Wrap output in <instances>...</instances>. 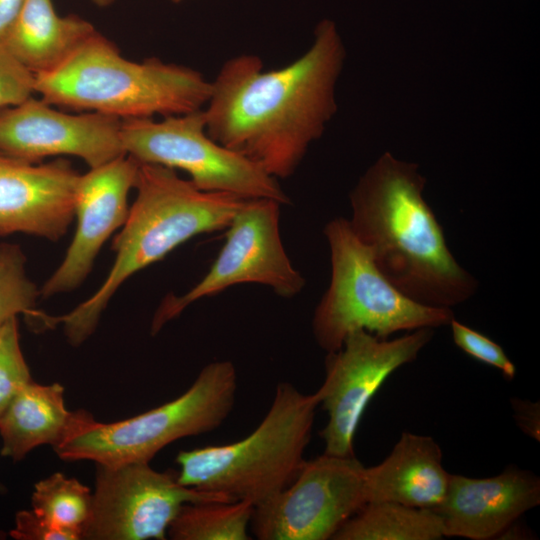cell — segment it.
<instances>
[{
    "mask_svg": "<svg viewBox=\"0 0 540 540\" xmlns=\"http://www.w3.org/2000/svg\"><path fill=\"white\" fill-rule=\"evenodd\" d=\"M95 490L82 539L164 540L186 503L234 501L180 484L174 471L154 470L149 462L96 464Z\"/></svg>",
    "mask_w": 540,
    "mask_h": 540,
    "instance_id": "12",
    "label": "cell"
},
{
    "mask_svg": "<svg viewBox=\"0 0 540 540\" xmlns=\"http://www.w3.org/2000/svg\"><path fill=\"white\" fill-rule=\"evenodd\" d=\"M121 140L125 153L139 163L183 170L201 190L291 204L278 179L209 136L203 109L161 120L123 119Z\"/></svg>",
    "mask_w": 540,
    "mask_h": 540,
    "instance_id": "8",
    "label": "cell"
},
{
    "mask_svg": "<svg viewBox=\"0 0 540 540\" xmlns=\"http://www.w3.org/2000/svg\"><path fill=\"white\" fill-rule=\"evenodd\" d=\"M346 57L335 23L316 26L311 46L278 69L250 53L226 60L203 108L206 131L274 178L294 175L337 111L335 88Z\"/></svg>",
    "mask_w": 540,
    "mask_h": 540,
    "instance_id": "1",
    "label": "cell"
},
{
    "mask_svg": "<svg viewBox=\"0 0 540 540\" xmlns=\"http://www.w3.org/2000/svg\"><path fill=\"white\" fill-rule=\"evenodd\" d=\"M169 1H171L172 3L178 4L187 0H169Z\"/></svg>",
    "mask_w": 540,
    "mask_h": 540,
    "instance_id": "31",
    "label": "cell"
},
{
    "mask_svg": "<svg viewBox=\"0 0 540 540\" xmlns=\"http://www.w3.org/2000/svg\"><path fill=\"white\" fill-rule=\"evenodd\" d=\"M424 186L416 164L384 153L352 189L348 221L398 290L421 304L451 309L475 293L477 281L451 253Z\"/></svg>",
    "mask_w": 540,
    "mask_h": 540,
    "instance_id": "2",
    "label": "cell"
},
{
    "mask_svg": "<svg viewBox=\"0 0 540 540\" xmlns=\"http://www.w3.org/2000/svg\"><path fill=\"white\" fill-rule=\"evenodd\" d=\"M432 336L433 328H421L388 340L360 329L350 332L340 349L327 352L324 381L315 392L328 414L320 431L325 454L354 456V436L368 403L396 369L416 359Z\"/></svg>",
    "mask_w": 540,
    "mask_h": 540,
    "instance_id": "11",
    "label": "cell"
},
{
    "mask_svg": "<svg viewBox=\"0 0 540 540\" xmlns=\"http://www.w3.org/2000/svg\"><path fill=\"white\" fill-rule=\"evenodd\" d=\"M95 5L99 7H106L111 5L116 0H91Z\"/></svg>",
    "mask_w": 540,
    "mask_h": 540,
    "instance_id": "30",
    "label": "cell"
},
{
    "mask_svg": "<svg viewBox=\"0 0 540 540\" xmlns=\"http://www.w3.org/2000/svg\"><path fill=\"white\" fill-rule=\"evenodd\" d=\"M78 414L65 407L61 384L32 380L0 415L1 455L16 462L40 445L54 448L69 435Z\"/></svg>",
    "mask_w": 540,
    "mask_h": 540,
    "instance_id": "19",
    "label": "cell"
},
{
    "mask_svg": "<svg viewBox=\"0 0 540 540\" xmlns=\"http://www.w3.org/2000/svg\"><path fill=\"white\" fill-rule=\"evenodd\" d=\"M3 538H5V534L0 532V539H3Z\"/></svg>",
    "mask_w": 540,
    "mask_h": 540,
    "instance_id": "32",
    "label": "cell"
},
{
    "mask_svg": "<svg viewBox=\"0 0 540 540\" xmlns=\"http://www.w3.org/2000/svg\"><path fill=\"white\" fill-rule=\"evenodd\" d=\"M511 405L514 419L519 428L531 438L540 440V406L539 402L513 398Z\"/></svg>",
    "mask_w": 540,
    "mask_h": 540,
    "instance_id": "28",
    "label": "cell"
},
{
    "mask_svg": "<svg viewBox=\"0 0 540 540\" xmlns=\"http://www.w3.org/2000/svg\"><path fill=\"white\" fill-rule=\"evenodd\" d=\"M539 504V478L510 467L488 478L450 474L444 500L431 510L442 520L444 537L488 540Z\"/></svg>",
    "mask_w": 540,
    "mask_h": 540,
    "instance_id": "16",
    "label": "cell"
},
{
    "mask_svg": "<svg viewBox=\"0 0 540 540\" xmlns=\"http://www.w3.org/2000/svg\"><path fill=\"white\" fill-rule=\"evenodd\" d=\"M36 76L0 42V109L17 105L35 93Z\"/></svg>",
    "mask_w": 540,
    "mask_h": 540,
    "instance_id": "26",
    "label": "cell"
},
{
    "mask_svg": "<svg viewBox=\"0 0 540 540\" xmlns=\"http://www.w3.org/2000/svg\"><path fill=\"white\" fill-rule=\"evenodd\" d=\"M318 405L316 393L279 383L267 413L247 437L180 451L178 482L254 507L262 504L286 488L302 467Z\"/></svg>",
    "mask_w": 540,
    "mask_h": 540,
    "instance_id": "5",
    "label": "cell"
},
{
    "mask_svg": "<svg viewBox=\"0 0 540 540\" xmlns=\"http://www.w3.org/2000/svg\"><path fill=\"white\" fill-rule=\"evenodd\" d=\"M25 0H0V42L16 21Z\"/></svg>",
    "mask_w": 540,
    "mask_h": 540,
    "instance_id": "29",
    "label": "cell"
},
{
    "mask_svg": "<svg viewBox=\"0 0 540 540\" xmlns=\"http://www.w3.org/2000/svg\"><path fill=\"white\" fill-rule=\"evenodd\" d=\"M140 163L124 154L80 174L75 198L76 230L66 254L40 289L49 298L79 287L92 270L108 238L128 216V195L134 188Z\"/></svg>",
    "mask_w": 540,
    "mask_h": 540,
    "instance_id": "14",
    "label": "cell"
},
{
    "mask_svg": "<svg viewBox=\"0 0 540 540\" xmlns=\"http://www.w3.org/2000/svg\"><path fill=\"white\" fill-rule=\"evenodd\" d=\"M10 536L16 540H79V531L62 528L44 519L33 510H21L15 517Z\"/></svg>",
    "mask_w": 540,
    "mask_h": 540,
    "instance_id": "27",
    "label": "cell"
},
{
    "mask_svg": "<svg viewBox=\"0 0 540 540\" xmlns=\"http://www.w3.org/2000/svg\"><path fill=\"white\" fill-rule=\"evenodd\" d=\"M253 509L242 500L186 503L167 536L173 540H249Z\"/></svg>",
    "mask_w": 540,
    "mask_h": 540,
    "instance_id": "21",
    "label": "cell"
},
{
    "mask_svg": "<svg viewBox=\"0 0 540 540\" xmlns=\"http://www.w3.org/2000/svg\"><path fill=\"white\" fill-rule=\"evenodd\" d=\"M31 504L35 513L54 525L82 534L91 512L92 493L77 479L57 472L35 484Z\"/></svg>",
    "mask_w": 540,
    "mask_h": 540,
    "instance_id": "22",
    "label": "cell"
},
{
    "mask_svg": "<svg viewBox=\"0 0 540 540\" xmlns=\"http://www.w3.org/2000/svg\"><path fill=\"white\" fill-rule=\"evenodd\" d=\"M79 177L65 158L28 163L0 154V237L61 239L74 220Z\"/></svg>",
    "mask_w": 540,
    "mask_h": 540,
    "instance_id": "15",
    "label": "cell"
},
{
    "mask_svg": "<svg viewBox=\"0 0 540 540\" xmlns=\"http://www.w3.org/2000/svg\"><path fill=\"white\" fill-rule=\"evenodd\" d=\"M95 32L79 16H60L52 0H25L2 43L37 75L59 67Z\"/></svg>",
    "mask_w": 540,
    "mask_h": 540,
    "instance_id": "18",
    "label": "cell"
},
{
    "mask_svg": "<svg viewBox=\"0 0 540 540\" xmlns=\"http://www.w3.org/2000/svg\"><path fill=\"white\" fill-rule=\"evenodd\" d=\"M32 381L20 346L17 317L0 327V415L15 395Z\"/></svg>",
    "mask_w": 540,
    "mask_h": 540,
    "instance_id": "24",
    "label": "cell"
},
{
    "mask_svg": "<svg viewBox=\"0 0 540 540\" xmlns=\"http://www.w3.org/2000/svg\"><path fill=\"white\" fill-rule=\"evenodd\" d=\"M237 384L231 361H213L181 396L145 413L102 423L81 410L54 451L65 461L90 460L106 466L150 462L168 444L218 428L233 409Z\"/></svg>",
    "mask_w": 540,
    "mask_h": 540,
    "instance_id": "6",
    "label": "cell"
},
{
    "mask_svg": "<svg viewBox=\"0 0 540 540\" xmlns=\"http://www.w3.org/2000/svg\"><path fill=\"white\" fill-rule=\"evenodd\" d=\"M449 477L441 448L432 437L403 432L381 463L366 467L367 503L390 501L434 509L444 500Z\"/></svg>",
    "mask_w": 540,
    "mask_h": 540,
    "instance_id": "17",
    "label": "cell"
},
{
    "mask_svg": "<svg viewBox=\"0 0 540 540\" xmlns=\"http://www.w3.org/2000/svg\"><path fill=\"white\" fill-rule=\"evenodd\" d=\"M121 123L97 112L66 113L32 96L0 109V154L28 163L70 155L95 168L126 154Z\"/></svg>",
    "mask_w": 540,
    "mask_h": 540,
    "instance_id": "13",
    "label": "cell"
},
{
    "mask_svg": "<svg viewBox=\"0 0 540 540\" xmlns=\"http://www.w3.org/2000/svg\"><path fill=\"white\" fill-rule=\"evenodd\" d=\"M440 516L431 509L390 501L368 502L333 535V540H437Z\"/></svg>",
    "mask_w": 540,
    "mask_h": 540,
    "instance_id": "20",
    "label": "cell"
},
{
    "mask_svg": "<svg viewBox=\"0 0 540 540\" xmlns=\"http://www.w3.org/2000/svg\"><path fill=\"white\" fill-rule=\"evenodd\" d=\"M134 189L135 200L112 242L115 259L106 279L68 313H44L41 330L62 324L68 342L79 346L93 334L108 302L130 276L196 235L226 229L247 200L201 190L174 169L148 163H140Z\"/></svg>",
    "mask_w": 540,
    "mask_h": 540,
    "instance_id": "3",
    "label": "cell"
},
{
    "mask_svg": "<svg viewBox=\"0 0 540 540\" xmlns=\"http://www.w3.org/2000/svg\"><path fill=\"white\" fill-rule=\"evenodd\" d=\"M449 325L455 345L463 352L500 370L503 376L509 380L515 377L516 367L500 345L455 318L451 320Z\"/></svg>",
    "mask_w": 540,
    "mask_h": 540,
    "instance_id": "25",
    "label": "cell"
},
{
    "mask_svg": "<svg viewBox=\"0 0 540 540\" xmlns=\"http://www.w3.org/2000/svg\"><path fill=\"white\" fill-rule=\"evenodd\" d=\"M366 467L355 456L305 460L294 480L253 509L259 540H327L366 503Z\"/></svg>",
    "mask_w": 540,
    "mask_h": 540,
    "instance_id": "10",
    "label": "cell"
},
{
    "mask_svg": "<svg viewBox=\"0 0 540 540\" xmlns=\"http://www.w3.org/2000/svg\"><path fill=\"white\" fill-rule=\"evenodd\" d=\"M35 76V93L44 101L121 120L200 110L211 91L201 72L156 57L127 59L99 32L59 67Z\"/></svg>",
    "mask_w": 540,
    "mask_h": 540,
    "instance_id": "4",
    "label": "cell"
},
{
    "mask_svg": "<svg viewBox=\"0 0 540 540\" xmlns=\"http://www.w3.org/2000/svg\"><path fill=\"white\" fill-rule=\"evenodd\" d=\"M281 204L272 199H247L226 228V239L204 277L183 295H167L156 310V334L183 310L205 297L243 283L267 286L282 298H293L305 278L293 266L280 234Z\"/></svg>",
    "mask_w": 540,
    "mask_h": 540,
    "instance_id": "9",
    "label": "cell"
},
{
    "mask_svg": "<svg viewBox=\"0 0 540 540\" xmlns=\"http://www.w3.org/2000/svg\"><path fill=\"white\" fill-rule=\"evenodd\" d=\"M40 289L27 276L26 256L18 244L0 243V327L23 314L31 318L38 310Z\"/></svg>",
    "mask_w": 540,
    "mask_h": 540,
    "instance_id": "23",
    "label": "cell"
},
{
    "mask_svg": "<svg viewBox=\"0 0 540 540\" xmlns=\"http://www.w3.org/2000/svg\"><path fill=\"white\" fill-rule=\"evenodd\" d=\"M3 489H4L3 486L0 484V491H2Z\"/></svg>",
    "mask_w": 540,
    "mask_h": 540,
    "instance_id": "33",
    "label": "cell"
},
{
    "mask_svg": "<svg viewBox=\"0 0 540 540\" xmlns=\"http://www.w3.org/2000/svg\"><path fill=\"white\" fill-rule=\"evenodd\" d=\"M323 232L330 248L331 279L315 308L312 332L324 351L340 349L355 330L386 339L401 331L450 324L454 318L451 309L421 304L383 275L348 219H332Z\"/></svg>",
    "mask_w": 540,
    "mask_h": 540,
    "instance_id": "7",
    "label": "cell"
}]
</instances>
